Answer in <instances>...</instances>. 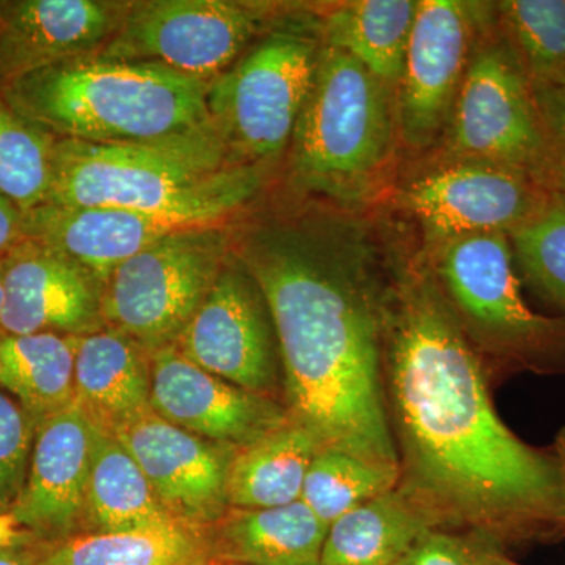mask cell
<instances>
[{"instance_id": "obj_1", "label": "cell", "mask_w": 565, "mask_h": 565, "mask_svg": "<svg viewBox=\"0 0 565 565\" xmlns=\"http://www.w3.org/2000/svg\"><path fill=\"white\" fill-rule=\"evenodd\" d=\"M384 381L396 489L433 530L503 552L565 539V427L539 448L505 426L422 253L390 262Z\"/></svg>"}, {"instance_id": "obj_2", "label": "cell", "mask_w": 565, "mask_h": 565, "mask_svg": "<svg viewBox=\"0 0 565 565\" xmlns=\"http://www.w3.org/2000/svg\"><path fill=\"white\" fill-rule=\"evenodd\" d=\"M349 210L233 226V252L269 305L289 418L321 449L397 467L386 414L390 262Z\"/></svg>"}, {"instance_id": "obj_3", "label": "cell", "mask_w": 565, "mask_h": 565, "mask_svg": "<svg viewBox=\"0 0 565 565\" xmlns=\"http://www.w3.org/2000/svg\"><path fill=\"white\" fill-rule=\"evenodd\" d=\"M266 163H236L212 121L140 143L58 139L46 203L170 211L211 207L239 217L269 180Z\"/></svg>"}, {"instance_id": "obj_4", "label": "cell", "mask_w": 565, "mask_h": 565, "mask_svg": "<svg viewBox=\"0 0 565 565\" xmlns=\"http://www.w3.org/2000/svg\"><path fill=\"white\" fill-rule=\"evenodd\" d=\"M211 82L161 63L88 55L35 71L0 92L18 114L57 139L122 145L210 122Z\"/></svg>"}, {"instance_id": "obj_5", "label": "cell", "mask_w": 565, "mask_h": 565, "mask_svg": "<svg viewBox=\"0 0 565 565\" xmlns=\"http://www.w3.org/2000/svg\"><path fill=\"white\" fill-rule=\"evenodd\" d=\"M397 139L396 90L352 55L322 43L289 143L294 189L352 211L381 191Z\"/></svg>"}, {"instance_id": "obj_6", "label": "cell", "mask_w": 565, "mask_h": 565, "mask_svg": "<svg viewBox=\"0 0 565 565\" xmlns=\"http://www.w3.org/2000/svg\"><path fill=\"white\" fill-rule=\"evenodd\" d=\"M423 256L490 384L512 374H565V316L526 303L509 236L463 237Z\"/></svg>"}, {"instance_id": "obj_7", "label": "cell", "mask_w": 565, "mask_h": 565, "mask_svg": "<svg viewBox=\"0 0 565 565\" xmlns=\"http://www.w3.org/2000/svg\"><path fill=\"white\" fill-rule=\"evenodd\" d=\"M321 47V20L292 7L211 82L207 111L234 162L274 166L288 150Z\"/></svg>"}, {"instance_id": "obj_8", "label": "cell", "mask_w": 565, "mask_h": 565, "mask_svg": "<svg viewBox=\"0 0 565 565\" xmlns=\"http://www.w3.org/2000/svg\"><path fill=\"white\" fill-rule=\"evenodd\" d=\"M233 226L174 233L115 267L103 282L104 326L150 353L173 345L232 255Z\"/></svg>"}, {"instance_id": "obj_9", "label": "cell", "mask_w": 565, "mask_h": 565, "mask_svg": "<svg viewBox=\"0 0 565 565\" xmlns=\"http://www.w3.org/2000/svg\"><path fill=\"white\" fill-rule=\"evenodd\" d=\"M444 136L445 159L498 163L530 174L553 191L534 88L497 17L476 41Z\"/></svg>"}, {"instance_id": "obj_10", "label": "cell", "mask_w": 565, "mask_h": 565, "mask_svg": "<svg viewBox=\"0 0 565 565\" xmlns=\"http://www.w3.org/2000/svg\"><path fill=\"white\" fill-rule=\"evenodd\" d=\"M291 9L258 0H129L120 28L98 55L161 63L214 81Z\"/></svg>"}, {"instance_id": "obj_11", "label": "cell", "mask_w": 565, "mask_h": 565, "mask_svg": "<svg viewBox=\"0 0 565 565\" xmlns=\"http://www.w3.org/2000/svg\"><path fill=\"white\" fill-rule=\"evenodd\" d=\"M550 189L498 163L444 159L408 181L399 202L422 230L423 255L479 236L509 234L544 206Z\"/></svg>"}, {"instance_id": "obj_12", "label": "cell", "mask_w": 565, "mask_h": 565, "mask_svg": "<svg viewBox=\"0 0 565 565\" xmlns=\"http://www.w3.org/2000/svg\"><path fill=\"white\" fill-rule=\"evenodd\" d=\"M173 345L207 373L277 399L282 366L273 315L258 281L233 250Z\"/></svg>"}, {"instance_id": "obj_13", "label": "cell", "mask_w": 565, "mask_h": 565, "mask_svg": "<svg viewBox=\"0 0 565 565\" xmlns=\"http://www.w3.org/2000/svg\"><path fill=\"white\" fill-rule=\"evenodd\" d=\"M489 3L418 0L403 77L396 88L399 139L414 150L445 132L481 32L494 17Z\"/></svg>"}, {"instance_id": "obj_14", "label": "cell", "mask_w": 565, "mask_h": 565, "mask_svg": "<svg viewBox=\"0 0 565 565\" xmlns=\"http://www.w3.org/2000/svg\"><path fill=\"white\" fill-rule=\"evenodd\" d=\"M181 525L200 531L226 514L236 448L214 444L145 412L114 433Z\"/></svg>"}, {"instance_id": "obj_15", "label": "cell", "mask_w": 565, "mask_h": 565, "mask_svg": "<svg viewBox=\"0 0 565 565\" xmlns=\"http://www.w3.org/2000/svg\"><path fill=\"white\" fill-rule=\"evenodd\" d=\"M234 221L237 218L211 207L137 211L41 204L25 212L24 237L62 253L104 282L115 267L163 237Z\"/></svg>"}, {"instance_id": "obj_16", "label": "cell", "mask_w": 565, "mask_h": 565, "mask_svg": "<svg viewBox=\"0 0 565 565\" xmlns=\"http://www.w3.org/2000/svg\"><path fill=\"white\" fill-rule=\"evenodd\" d=\"M150 407L214 444L243 448L289 419L285 405L207 373L174 345L151 352Z\"/></svg>"}, {"instance_id": "obj_17", "label": "cell", "mask_w": 565, "mask_h": 565, "mask_svg": "<svg viewBox=\"0 0 565 565\" xmlns=\"http://www.w3.org/2000/svg\"><path fill=\"white\" fill-rule=\"evenodd\" d=\"M0 332L81 337L103 329V282L79 264L22 237L2 258Z\"/></svg>"}, {"instance_id": "obj_18", "label": "cell", "mask_w": 565, "mask_h": 565, "mask_svg": "<svg viewBox=\"0 0 565 565\" xmlns=\"http://www.w3.org/2000/svg\"><path fill=\"white\" fill-rule=\"evenodd\" d=\"M129 0H0V90L47 66L102 54Z\"/></svg>"}, {"instance_id": "obj_19", "label": "cell", "mask_w": 565, "mask_h": 565, "mask_svg": "<svg viewBox=\"0 0 565 565\" xmlns=\"http://www.w3.org/2000/svg\"><path fill=\"white\" fill-rule=\"evenodd\" d=\"M96 426L76 404L36 426L28 478L10 509L18 526L61 541L87 515Z\"/></svg>"}, {"instance_id": "obj_20", "label": "cell", "mask_w": 565, "mask_h": 565, "mask_svg": "<svg viewBox=\"0 0 565 565\" xmlns=\"http://www.w3.org/2000/svg\"><path fill=\"white\" fill-rule=\"evenodd\" d=\"M151 353L103 327L74 337V401L98 429L118 427L151 411Z\"/></svg>"}, {"instance_id": "obj_21", "label": "cell", "mask_w": 565, "mask_h": 565, "mask_svg": "<svg viewBox=\"0 0 565 565\" xmlns=\"http://www.w3.org/2000/svg\"><path fill=\"white\" fill-rule=\"evenodd\" d=\"M214 563L321 565L327 527L302 503L233 509L215 523Z\"/></svg>"}, {"instance_id": "obj_22", "label": "cell", "mask_w": 565, "mask_h": 565, "mask_svg": "<svg viewBox=\"0 0 565 565\" xmlns=\"http://www.w3.org/2000/svg\"><path fill=\"white\" fill-rule=\"evenodd\" d=\"M319 451L310 430L291 418L236 449L228 475L230 508L269 509L300 501L308 468Z\"/></svg>"}, {"instance_id": "obj_23", "label": "cell", "mask_w": 565, "mask_h": 565, "mask_svg": "<svg viewBox=\"0 0 565 565\" xmlns=\"http://www.w3.org/2000/svg\"><path fill=\"white\" fill-rule=\"evenodd\" d=\"M418 0H353L321 20L322 43L356 58L396 90L414 29Z\"/></svg>"}, {"instance_id": "obj_24", "label": "cell", "mask_w": 565, "mask_h": 565, "mask_svg": "<svg viewBox=\"0 0 565 565\" xmlns=\"http://www.w3.org/2000/svg\"><path fill=\"white\" fill-rule=\"evenodd\" d=\"M429 530L426 516L394 487L329 526L321 565H394Z\"/></svg>"}, {"instance_id": "obj_25", "label": "cell", "mask_w": 565, "mask_h": 565, "mask_svg": "<svg viewBox=\"0 0 565 565\" xmlns=\"http://www.w3.org/2000/svg\"><path fill=\"white\" fill-rule=\"evenodd\" d=\"M87 515L99 533L178 523L128 449L114 434L98 427L88 479Z\"/></svg>"}, {"instance_id": "obj_26", "label": "cell", "mask_w": 565, "mask_h": 565, "mask_svg": "<svg viewBox=\"0 0 565 565\" xmlns=\"http://www.w3.org/2000/svg\"><path fill=\"white\" fill-rule=\"evenodd\" d=\"M40 550L43 565H211L206 539L180 523L73 534Z\"/></svg>"}, {"instance_id": "obj_27", "label": "cell", "mask_w": 565, "mask_h": 565, "mask_svg": "<svg viewBox=\"0 0 565 565\" xmlns=\"http://www.w3.org/2000/svg\"><path fill=\"white\" fill-rule=\"evenodd\" d=\"M0 386L36 426L74 401V337L0 332Z\"/></svg>"}, {"instance_id": "obj_28", "label": "cell", "mask_w": 565, "mask_h": 565, "mask_svg": "<svg viewBox=\"0 0 565 565\" xmlns=\"http://www.w3.org/2000/svg\"><path fill=\"white\" fill-rule=\"evenodd\" d=\"M494 13L534 90L565 84V0H504Z\"/></svg>"}, {"instance_id": "obj_29", "label": "cell", "mask_w": 565, "mask_h": 565, "mask_svg": "<svg viewBox=\"0 0 565 565\" xmlns=\"http://www.w3.org/2000/svg\"><path fill=\"white\" fill-rule=\"evenodd\" d=\"M397 481L399 468L321 449L308 468L300 501L329 527L359 505L393 490Z\"/></svg>"}, {"instance_id": "obj_30", "label": "cell", "mask_w": 565, "mask_h": 565, "mask_svg": "<svg viewBox=\"0 0 565 565\" xmlns=\"http://www.w3.org/2000/svg\"><path fill=\"white\" fill-rule=\"evenodd\" d=\"M57 140L18 114L0 92V192L22 214L46 203Z\"/></svg>"}, {"instance_id": "obj_31", "label": "cell", "mask_w": 565, "mask_h": 565, "mask_svg": "<svg viewBox=\"0 0 565 565\" xmlns=\"http://www.w3.org/2000/svg\"><path fill=\"white\" fill-rule=\"evenodd\" d=\"M509 239L520 280L565 316V193H550L544 206Z\"/></svg>"}, {"instance_id": "obj_32", "label": "cell", "mask_w": 565, "mask_h": 565, "mask_svg": "<svg viewBox=\"0 0 565 565\" xmlns=\"http://www.w3.org/2000/svg\"><path fill=\"white\" fill-rule=\"evenodd\" d=\"M36 423L17 399L0 392V509L20 497L31 462Z\"/></svg>"}, {"instance_id": "obj_33", "label": "cell", "mask_w": 565, "mask_h": 565, "mask_svg": "<svg viewBox=\"0 0 565 565\" xmlns=\"http://www.w3.org/2000/svg\"><path fill=\"white\" fill-rule=\"evenodd\" d=\"M503 550L473 534L426 531L394 565H486Z\"/></svg>"}, {"instance_id": "obj_34", "label": "cell", "mask_w": 565, "mask_h": 565, "mask_svg": "<svg viewBox=\"0 0 565 565\" xmlns=\"http://www.w3.org/2000/svg\"><path fill=\"white\" fill-rule=\"evenodd\" d=\"M548 143L552 189L565 193V84L534 90Z\"/></svg>"}, {"instance_id": "obj_35", "label": "cell", "mask_w": 565, "mask_h": 565, "mask_svg": "<svg viewBox=\"0 0 565 565\" xmlns=\"http://www.w3.org/2000/svg\"><path fill=\"white\" fill-rule=\"evenodd\" d=\"M24 237V214L0 192V259Z\"/></svg>"}, {"instance_id": "obj_36", "label": "cell", "mask_w": 565, "mask_h": 565, "mask_svg": "<svg viewBox=\"0 0 565 565\" xmlns=\"http://www.w3.org/2000/svg\"><path fill=\"white\" fill-rule=\"evenodd\" d=\"M0 565H43L40 548L21 544L0 548Z\"/></svg>"}, {"instance_id": "obj_37", "label": "cell", "mask_w": 565, "mask_h": 565, "mask_svg": "<svg viewBox=\"0 0 565 565\" xmlns=\"http://www.w3.org/2000/svg\"><path fill=\"white\" fill-rule=\"evenodd\" d=\"M11 514H0V548L20 544L21 534Z\"/></svg>"}, {"instance_id": "obj_38", "label": "cell", "mask_w": 565, "mask_h": 565, "mask_svg": "<svg viewBox=\"0 0 565 565\" xmlns=\"http://www.w3.org/2000/svg\"><path fill=\"white\" fill-rule=\"evenodd\" d=\"M3 302H6V292H3L2 259H0V326H2Z\"/></svg>"}, {"instance_id": "obj_39", "label": "cell", "mask_w": 565, "mask_h": 565, "mask_svg": "<svg viewBox=\"0 0 565 565\" xmlns=\"http://www.w3.org/2000/svg\"><path fill=\"white\" fill-rule=\"evenodd\" d=\"M486 565H519L515 563H512L511 559H508L505 557V553H501V555L493 556L492 559L489 561Z\"/></svg>"}, {"instance_id": "obj_40", "label": "cell", "mask_w": 565, "mask_h": 565, "mask_svg": "<svg viewBox=\"0 0 565 565\" xmlns=\"http://www.w3.org/2000/svg\"><path fill=\"white\" fill-rule=\"evenodd\" d=\"M214 565H247V564L228 563V561H223V563H214Z\"/></svg>"}]
</instances>
